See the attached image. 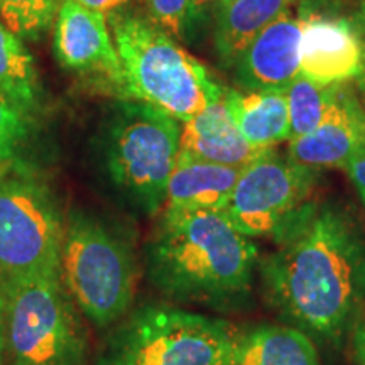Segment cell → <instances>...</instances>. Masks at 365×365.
Here are the masks:
<instances>
[{
    "instance_id": "9",
    "label": "cell",
    "mask_w": 365,
    "mask_h": 365,
    "mask_svg": "<svg viewBox=\"0 0 365 365\" xmlns=\"http://www.w3.org/2000/svg\"><path fill=\"white\" fill-rule=\"evenodd\" d=\"M319 170L269 149L242 168L222 212L249 239H274L307 205Z\"/></svg>"
},
{
    "instance_id": "19",
    "label": "cell",
    "mask_w": 365,
    "mask_h": 365,
    "mask_svg": "<svg viewBox=\"0 0 365 365\" xmlns=\"http://www.w3.org/2000/svg\"><path fill=\"white\" fill-rule=\"evenodd\" d=\"M0 95L17 110L29 113L38 100V73L29 51L0 21Z\"/></svg>"
},
{
    "instance_id": "24",
    "label": "cell",
    "mask_w": 365,
    "mask_h": 365,
    "mask_svg": "<svg viewBox=\"0 0 365 365\" xmlns=\"http://www.w3.org/2000/svg\"><path fill=\"white\" fill-rule=\"evenodd\" d=\"M344 170L349 175L350 181L354 182L360 200L365 205V148L360 149L355 156H352V159L345 164Z\"/></svg>"
},
{
    "instance_id": "7",
    "label": "cell",
    "mask_w": 365,
    "mask_h": 365,
    "mask_svg": "<svg viewBox=\"0 0 365 365\" xmlns=\"http://www.w3.org/2000/svg\"><path fill=\"white\" fill-rule=\"evenodd\" d=\"M181 122L153 105L127 100L118 105L107 137V170L137 208L156 215L180 154Z\"/></svg>"
},
{
    "instance_id": "29",
    "label": "cell",
    "mask_w": 365,
    "mask_h": 365,
    "mask_svg": "<svg viewBox=\"0 0 365 365\" xmlns=\"http://www.w3.org/2000/svg\"><path fill=\"white\" fill-rule=\"evenodd\" d=\"M360 26H357L359 27V31H360V34H362V39H364V44H365V0H362V11H360Z\"/></svg>"
},
{
    "instance_id": "12",
    "label": "cell",
    "mask_w": 365,
    "mask_h": 365,
    "mask_svg": "<svg viewBox=\"0 0 365 365\" xmlns=\"http://www.w3.org/2000/svg\"><path fill=\"white\" fill-rule=\"evenodd\" d=\"M287 156L307 166L341 168L365 148V108L355 95L336 85L325 118L307 135L287 140Z\"/></svg>"
},
{
    "instance_id": "2",
    "label": "cell",
    "mask_w": 365,
    "mask_h": 365,
    "mask_svg": "<svg viewBox=\"0 0 365 365\" xmlns=\"http://www.w3.org/2000/svg\"><path fill=\"white\" fill-rule=\"evenodd\" d=\"M259 247L222 210L161 215L144 254L150 284L176 304L240 312L257 284Z\"/></svg>"
},
{
    "instance_id": "16",
    "label": "cell",
    "mask_w": 365,
    "mask_h": 365,
    "mask_svg": "<svg viewBox=\"0 0 365 365\" xmlns=\"http://www.w3.org/2000/svg\"><path fill=\"white\" fill-rule=\"evenodd\" d=\"M228 365H323L307 333L286 323H257L237 330Z\"/></svg>"
},
{
    "instance_id": "6",
    "label": "cell",
    "mask_w": 365,
    "mask_h": 365,
    "mask_svg": "<svg viewBox=\"0 0 365 365\" xmlns=\"http://www.w3.org/2000/svg\"><path fill=\"white\" fill-rule=\"evenodd\" d=\"M0 286L7 301L11 365H85L86 331L61 274Z\"/></svg>"
},
{
    "instance_id": "20",
    "label": "cell",
    "mask_w": 365,
    "mask_h": 365,
    "mask_svg": "<svg viewBox=\"0 0 365 365\" xmlns=\"http://www.w3.org/2000/svg\"><path fill=\"white\" fill-rule=\"evenodd\" d=\"M335 90L336 85H318L303 75L296 76L284 90L289 112V140L309 134L322 124L335 97Z\"/></svg>"
},
{
    "instance_id": "10",
    "label": "cell",
    "mask_w": 365,
    "mask_h": 365,
    "mask_svg": "<svg viewBox=\"0 0 365 365\" xmlns=\"http://www.w3.org/2000/svg\"><path fill=\"white\" fill-rule=\"evenodd\" d=\"M105 14L63 0L54 26V51L66 70L95 75L124 97L120 59Z\"/></svg>"
},
{
    "instance_id": "14",
    "label": "cell",
    "mask_w": 365,
    "mask_h": 365,
    "mask_svg": "<svg viewBox=\"0 0 365 365\" xmlns=\"http://www.w3.org/2000/svg\"><path fill=\"white\" fill-rule=\"evenodd\" d=\"M180 153L242 170L266 150L252 148L244 139L223 98H218L181 122Z\"/></svg>"
},
{
    "instance_id": "4",
    "label": "cell",
    "mask_w": 365,
    "mask_h": 365,
    "mask_svg": "<svg viewBox=\"0 0 365 365\" xmlns=\"http://www.w3.org/2000/svg\"><path fill=\"white\" fill-rule=\"evenodd\" d=\"M59 274L80 313L100 328L132 307L137 259L124 237L83 212L66 218Z\"/></svg>"
},
{
    "instance_id": "22",
    "label": "cell",
    "mask_w": 365,
    "mask_h": 365,
    "mask_svg": "<svg viewBox=\"0 0 365 365\" xmlns=\"http://www.w3.org/2000/svg\"><path fill=\"white\" fill-rule=\"evenodd\" d=\"M148 17L173 38L182 39L198 17L195 0H144Z\"/></svg>"
},
{
    "instance_id": "26",
    "label": "cell",
    "mask_w": 365,
    "mask_h": 365,
    "mask_svg": "<svg viewBox=\"0 0 365 365\" xmlns=\"http://www.w3.org/2000/svg\"><path fill=\"white\" fill-rule=\"evenodd\" d=\"M73 2L80 4V6L90 9V11H97L108 16L110 12L124 9L130 0H73Z\"/></svg>"
},
{
    "instance_id": "30",
    "label": "cell",
    "mask_w": 365,
    "mask_h": 365,
    "mask_svg": "<svg viewBox=\"0 0 365 365\" xmlns=\"http://www.w3.org/2000/svg\"><path fill=\"white\" fill-rule=\"evenodd\" d=\"M4 171H6V166H0V175H2Z\"/></svg>"
},
{
    "instance_id": "27",
    "label": "cell",
    "mask_w": 365,
    "mask_h": 365,
    "mask_svg": "<svg viewBox=\"0 0 365 365\" xmlns=\"http://www.w3.org/2000/svg\"><path fill=\"white\" fill-rule=\"evenodd\" d=\"M7 354V301L0 286V365H4Z\"/></svg>"
},
{
    "instance_id": "1",
    "label": "cell",
    "mask_w": 365,
    "mask_h": 365,
    "mask_svg": "<svg viewBox=\"0 0 365 365\" xmlns=\"http://www.w3.org/2000/svg\"><path fill=\"white\" fill-rule=\"evenodd\" d=\"M259 259L269 309L318 349L340 352L365 314V228L335 202H309Z\"/></svg>"
},
{
    "instance_id": "3",
    "label": "cell",
    "mask_w": 365,
    "mask_h": 365,
    "mask_svg": "<svg viewBox=\"0 0 365 365\" xmlns=\"http://www.w3.org/2000/svg\"><path fill=\"white\" fill-rule=\"evenodd\" d=\"M107 22L120 59L124 97L153 105L180 122L222 98L223 86L207 68L149 17L118 9Z\"/></svg>"
},
{
    "instance_id": "25",
    "label": "cell",
    "mask_w": 365,
    "mask_h": 365,
    "mask_svg": "<svg viewBox=\"0 0 365 365\" xmlns=\"http://www.w3.org/2000/svg\"><path fill=\"white\" fill-rule=\"evenodd\" d=\"M349 345L352 350L354 365H365V314L360 318L357 327L352 331Z\"/></svg>"
},
{
    "instance_id": "11",
    "label": "cell",
    "mask_w": 365,
    "mask_h": 365,
    "mask_svg": "<svg viewBox=\"0 0 365 365\" xmlns=\"http://www.w3.org/2000/svg\"><path fill=\"white\" fill-rule=\"evenodd\" d=\"M301 19L299 75L318 85H344L365 71V44L359 27L344 17Z\"/></svg>"
},
{
    "instance_id": "31",
    "label": "cell",
    "mask_w": 365,
    "mask_h": 365,
    "mask_svg": "<svg viewBox=\"0 0 365 365\" xmlns=\"http://www.w3.org/2000/svg\"><path fill=\"white\" fill-rule=\"evenodd\" d=\"M225 2H227V0H225Z\"/></svg>"
},
{
    "instance_id": "5",
    "label": "cell",
    "mask_w": 365,
    "mask_h": 365,
    "mask_svg": "<svg viewBox=\"0 0 365 365\" xmlns=\"http://www.w3.org/2000/svg\"><path fill=\"white\" fill-rule=\"evenodd\" d=\"M237 328L223 318L150 303L112 333L105 365H228Z\"/></svg>"
},
{
    "instance_id": "21",
    "label": "cell",
    "mask_w": 365,
    "mask_h": 365,
    "mask_svg": "<svg viewBox=\"0 0 365 365\" xmlns=\"http://www.w3.org/2000/svg\"><path fill=\"white\" fill-rule=\"evenodd\" d=\"M63 0H0V21L19 38H41L56 19Z\"/></svg>"
},
{
    "instance_id": "13",
    "label": "cell",
    "mask_w": 365,
    "mask_h": 365,
    "mask_svg": "<svg viewBox=\"0 0 365 365\" xmlns=\"http://www.w3.org/2000/svg\"><path fill=\"white\" fill-rule=\"evenodd\" d=\"M301 19L289 11L269 24L235 61L244 90H286L299 75Z\"/></svg>"
},
{
    "instance_id": "28",
    "label": "cell",
    "mask_w": 365,
    "mask_h": 365,
    "mask_svg": "<svg viewBox=\"0 0 365 365\" xmlns=\"http://www.w3.org/2000/svg\"><path fill=\"white\" fill-rule=\"evenodd\" d=\"M225 2V0H195V7H196V14H202L205 9L208 7H213V6H218L220 7L222 4Z\"/></svg>"
},
{
    "instance_id": "18",
    "label": "cell",
    "mask_w": 365,
    "mask_h": 365,
    "mask_svg": "<svg viewBox=\"0 0 365 365\" xmlns=\"http://www.w3.org/2000/svg\"><path fill=\"white\" fill-rule=\"evenodd\" d=\"M296 0H227L217 19L215 48L227 66H234L247 46L269 24L289 11Z\"/></svg>"
},
{
    "instance_id": "15",
    "label": "cell",
    "mask_w": 365,
    "mask_h": 365,
    "mask_svg": "<svg viewBox=\"0 0 365 365\" xmlns=\"http://www.w3.org/2000/svg\"><path fill=\"white\" fill-rule=\"evenodd\" d=\"M240 168L223 166L180 153L168 182L161 215L222 210L234 190Z\"/></svg>"
},
{
    "instance_id": "23",
    "label": "cell",
    "mask_w": 365,
    "mask_h": 365,
    "mask_svg": "<svg viewBox=\"0 0 365 365\" xmlns=\"http://www.w3.org/2000/svg\"><path fill=\"white\" fill-rule=\"evenodd\" d=\"M26 135V115L0 95V166L16 158Z\"/></svg>"
},
{
    "instance_id": "17",
    "label": "cell",
    "mask_w": 365,
    "mask_h": 365,
    "mask_svg": "<svg viewBox=\"0 0 365 365\" xmlns=\"http://www.w3.org/2000/svg\"><path fill=\"white\" fill-rule=\"evenodd\" d=\"M223 102L244 139L255 149H274L289 140L284 90H234L223 86Z\"/></svg>"
},
{
    "instance_id": "8",
    "label": "cell",
    "mask_w": 365,
    "mask_h": 365,
    "mask_svg": "<svg viewBox=\"0 0 365 365\" xmlns=\"http://www.w3.org/2000/svg\"><path fill=\"white\" fill-rule=\"evenodd\" d=\"M65 225L44 182L0 176V284L59 272Z\"/></svg>"
}]
</instances>
